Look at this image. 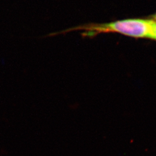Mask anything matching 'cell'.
Listing matches in <instances>:
<instances>
[{"label": "cell", "instance_id": "cell-1", "mask_svg": "<svg viewBox=\"0 0 156 156\" xmlns=\"http://www.w3.org/2000/svg\"><path fill=\"white\" fill-rule=\"evenodd\" d=\"M154 20L129 19L104 23H88L50 34L49 36L81 31L84 38H93L101 34L118 33L133 38L151 39Z\"/></svg>", "mask_w": 156, "mask_h": 156}, {"label": "cell", "instance_id": "cell-2", "mask_svg": "<svg viewBox=\"0 0 156 156\" xmlns=\"http://www.w3.org/2000/svg\"><path fill=\"white\" fill-rule=\"evenodd\" d=\"M151 39H154V40H156V21H154V20L153 28H152Z\"/></svg>", "mask_w": 156, "mask_h": 156}]
</instances>
